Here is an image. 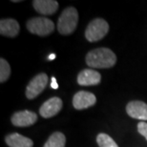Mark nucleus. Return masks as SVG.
Masks as SVG:
<instances>
[{"label":"nucleus","mask_w":147,"mask_h":147,"mask_svg":"<svg viewBox=\"0 0 147 147\" xmlns=\"http://www.w3.org/2000/svg\"><path fill=\"white\" fill-rule=\"evenodd\" d=\"M117 62V57L108 48L92 50L86 55V63L92 68L107 69L113 67Z\"/></svg>","instance_id":"nucleus-1"},{"label":"nucleus","mask_w":147,"mask_h":147,"mask_svg":"<svg viewBox=\"0 0 147 147\" xmlns=\"http://www.w3.org/2000/svg\"><path fill=\"white\" fill-rule=\"evenodd\" d=\"M78 22V13L76 8L68 7L60 14L57 22V31L60 34L69 36L76 29Z\"/></svg>","instance_id":"nucleus-2"},{"label":"nucleus","mask_w":147,"mask_h":147,"mask_svg":"<svg viewBox=\"0 0 147 147\" xmlns=\"http://www.w3.org/2000/svg\"><path fill=\"white\" fill-rule=\"evenodd\" d=\"M109 31V24L102 18H96L88 24L85 30V37L89 42H96L102 39Z\"/></svg>","instance_id":"nucleus-3"},{"label":"nucleus","mask_w":147,"mask_h":147,"mask_svg":"<svg viewBox=\"0 0 147 147\" xmlns=\"http://www.w3.org/2000/svg\"><path fill=\"white\" fill-rule=\"evenodd\" d=\"M27 29L29 32L39 36H47L55 30V23L47 17H34L27 21Z\"/></svg>","instance_id":"nucleus-4"},{"label":"nucleus","mask_w":147,"mask_h":147,"mask_svg":"<svg viewBox=\"0 0 147 147\" xmlns=\"http://www.w3.org/2000/svg\"><path fill=\"white\" fill-rule=\"evenodd\" d=\"M49 78L45 73L38 74L30 81L26 88V96L29 99H34L41 94L48 84Z\"/></svg>","instance_id":"nucleus-5"},{"label":"nucleus","mask_w":147,"mask_h":147,"mask_svg":"<svg viewBox=\"0 0 147 147\" xmlns=\"http://www.w3.org/2000/svg\"><path fill=\"white\" fill-rule=\"evenodd\" d=\"M63 102L61 98H57V96H54L48 100H46L44 103L41 105L39 109L40 116L44 117V119H49L57 115L62 109Z\"/></svg>","instance_id":"nucleus-6"},{"label":"nucleus","mask_w":147,"mask_h":147,"mask_svg":"<svg viewBox=\"0 0 147 147\" xmlns=\"http://www.w3.org/2000/svg\"><path fill=\"white\" fill-rule=\"evenodd\" d=\"M96 98L93 93L87 91H79L74 96L73 105L76 110H82L95 105Z\"/></svg>","instance_id":"nucleus-7"},{"label":"nucleus","mask_w":147,"mask_h":147,"mask_svg":"<svg viewBox=\"0 0 147 147\" xmlns=\"http://www.w3.org/2000/svg\"><path fill=\"white\" fill-rule=\"evenodd\" d=\"M11 123L17 127H27L34 124L37 120V115L34 112L25 110L14 113L11 116Z\"/></svg>","instance_id":"nucleus-8"},{"label":"nucleus","mask_w":147,"mask_h":147,"mask_svg":"<svg viewBox=\"0 0 147 147\" xmlns=\"http://www.w3.org/2000/svg\"><path fill=\"white\" fill-rule=\"evenodd\" d=\"M126 112L133 119L147 120V104L143 101L135 100L129 102L126 106Z\"/></svg>","instance_id":"nucleus-9"},{"label":"nucleus","mask_w":147,"mask_h":147,"mask_svg":"<svg viewBox=\"0 0 147 147\" xmlns=\"http://www.w3.org/2000/svg\"><path fill=\"white\" fill-rule=\"evenodd\" d=\"M101 80V76L98 72L92 69H84L78 74V83L81 86H92L98 84Z\"/></svg>","instance_id":"nucleus-10"},{"label":"nucleus","mask_w":147,"mask_h":147,"mask_svg":"<svg viewBox=\"0 0 147 147\" xmlns=\"http://www.w3.org/2000/svg\"><path fill=\"white\" fill-rule=\"evenodd\" d=\"M33 6L37 13L44 16L54 14L58 9V3L55 0H34Z\"/></svg>","instance_id":"nucleus-11"},{"label":"nucleus","mask_w":147,"mask_h":147,"mask_svg":"<svg viewBox=\"0 0 147 147\" xmlns=\"http://www.w3.org/2000/svg\"><path fill=\"white\" fill-rule=\"evenodd\" d=\"M20 27L16 19L8 18L0 21V34L8 37H16L19 34Z\"/></svg>","instance_id":"nucleus-12"},{"label":"nucleus","mask_w":147,"mask_h":147,"mask_svg":"<svg viewBox=\"0 0 147 147\" xmlns=\"http://www.w3.org/2000/svg\"><path fill=\"white\" fill-rule=\"evenodd\" d=\"M6 143L10 147H33L34 142L18 133H13L5 138Z\"/></svg>","instance_id":"nucleus-13"},{"label":"nucleus","mask_w":147,"mask_h":147,"mask_svg":"<svg viewBox=\"0 0 147 147\" xmlns=\"http://www.w3.org/2000/svg\"><path fill=\"white\" fill-rule=\"evenodd\" d=\"M66 138L61 132H55L52 134L43 147H65Z\"/></svg>","instance_id":"nucleus-14"},{"label":"nucleus","mask_w":147,"mask_h":147,"mask_svg":"<svg viewBox=\"0 0 147 147\" xmlns=\"http://www.w3.org/2000/svg\"><path fill=\"white\" fill-rule=\"evenodd\" d=\"M96 142L99 147H119L116 142L107 134L100 133L96 137Z\"/></svg>","instance_id":"nucleus-15"},{"label":"nucleus","mask_w":147,"mask_h":147,"mask_svg":"<svg viewBox=\"0 0 147 147\" xmlns=\"http://www.w3.org/2000/svg\"><path fill=\"white\" fill-rule=\"evenodd\" d=\"M11 76V67L9 65L8 61L4 58L0 59V82L4 83L8 80Z\"/></svg>","instance_id":"nucleus-16"},{"label":"nucleus","mask_w":147,"mask_h":147,"mask_svg":"<svg viewBox=\"0 0 147 147\" xmlns=\"http://www.w3.org/2000/svg\"><path fill=\"white\" fill-rule=\"evenodd\" d=\"M138 131L139 133L143 136L147 140V123L144 121H142L138 124Z\"/></svg>","instance_id":"nucleus-17"},{"label":"nucleus","mask_w":147,"mask_h":147,"mask_svg":"<svg viewBox=\"0 0 147 147\" xmlns=\"http://www.w3.org/2000/svg\"><path fill=\"white\" fill-rule=\"evenodd\" d=\"M51 87L53 89H58V84L57 82V79H55V76L52 78V82H51Z\"/></svg>","instance_id":"nucleus-18"},{"label":"nucleus","mask_w":147,"mask_h":147,"mask_svg":"<svg viewBox=\"0 0 147 147\" xmlns=\"http://www.w3.org/2000/svg\"><path fill=\"white\" fill-rule=\"evenodd\" d=\"M55 58V54H52V55H49V59H50V60H54Z\"/></svg>","instance_id":"nucleus-19"}]
</instances>
